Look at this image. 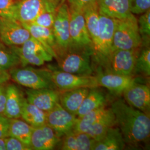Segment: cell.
Returning a JSON list of instances; mask_svg holds the SVG:
<instances>
[{
    "label": "cell",
    "instance_id": "1",
    "mask_svg": "<svg viewBox=\"0 0 150 150\" xmlns=\"http://www.w3.org/2000/svg\"><path fill=\"white\" fill-rule=\"evenodd\" d=\"M116 125L123 136L125 144L136 146L150 139L149 114L131 107L120 99L113 103L111 108Z\"/></svg>",
    "mask_w": 150,
    "mask_h": 150
},
{
    "label": "cell",
    "instance_id": "2",
    "mask_svg": "<svg viewBox=\"0 0 150 150\" xmlns=\"http://www.w3.org/2000/svg\"><path fill=\"white\" fill-rule=\"evenodd\" d=\"M142 45L137 19L134 14L122 19H115L112 51L116 50L139 48Z\"/></svg>",
    "mask_w": 150,
    "mask_h": 150
},
{
    "label": "cell",
    "instance_id": "3",
    "mask_svg": "<svg viewBox=\"0 0 150 150\" xmlns=\"http://www.w3.org/2000/svg\"><path fill=\"white\" fill-rule=\"evenodd\" d=\"M91 50H69L57 56L59 70L75 75H90L93 73Z\"/></svg>",
    "mask_w": 150,
    "mask_h": 150
},
{
    "label": "cell",
    "instance_id": "4",
    "mask_svg": "<svg viewBox=\"0 0 150 150\" xmlns=\"http://www.w3.org/2000/svg\"><path fill=\"white\" fill-rule=\"evenodd\" d=\"M100 33L92 58L105 69L112 52L113 36L115 19L100 13Z\"/></svg>",
    "mask_w": 150,
    "mask_h": 150
},
{
    "label": "cell",
    "instance_id": "5",
    "mask_svg": "<svg viewBox=\"0 0 150 150\" xmlns=\"http://www.w3.org/2000/svg\"><path fill=\"white\" fill-rule=\"evenodd\" d=\"M10 77L22 86L31 89L52 87L49 70L36 69L31 67L13 68L10 71Z\"/></svg>",
    "mask_w": 150,
    "mask_h": 150
},
{
    "label": "cell",
    "instance_id": "6",
    "mask_svg": "<svg viewBox=\"0 0 150 150\" xmlns=\"http://www.w3.org/2000/svg\"><path fill=\"white\" fill-rule=\"evenodd\" d=\"M20 59L23 67L28 64L40 66L45 62L51 61L54 58L45 49L43 46L32 36L19 46H11Z\"/></svg>",
    "mask_w": 150,
    "mask_h": 150
},
{
    "label": "cell",
    "instance_id": "7",
    "mask_svg": "<svg viewBox=\"0 0 150 150\" xmlns=\"http://www.w3.org/2000/svg\"><path fill=\"white\" fill-rule=\"evenodd\" d=\"M69 10L70 36L69 50H91L93 52L92 42L86 27L83 13L72 9L69 8Z\"/></svg>",
    "mask_w": 150,
    "mask_h": 150
},
{
    "label": "cell",
    "instance_id": "8",
    "mask_svg": "<svg viewBox=\"0 0 150 150\" xmlns=\"http://www.w3.org/2000/svg\"><path fill=\"white\" fill-rule=\"evenodd\" d=\"M141 47L113 51L105 67L106 72L132 76Z\"/></svg>",
    "mask_w": 150,
    "mask_h": 150
},
{
    "label": "cell",
    "instance_id": "9",
    "mask_svg": "<svg viewBox=\"0 0 150 150\" xmlns=\"http://www.w3.org/2000/svg\"><path fill=\"white\" fill-rule=\"evenodd\" d=\"M50 77L54 87L60 91H67L78 88L97 87L96 76L79 75L61 70H49Z\"/></svg>",
    "mask_w": 150,
    "mask_h": 150
},
{
    "label": "cell",
    "instance_id": "10",
    "mask_svg": "<svg viewBox=\"0 0 150 150\" xmlns=\"http://www.w3.org/2000/svg\"><path fill=\"white\" fill-rule=\"evenodd\" d=\"M52 28L57 48V57L70 50V10L67 4L63 3L58 7Z\"/></svg>",
    "mask_w": 150,
    "mask_h": 150
},
{
    "label": "cell",
    "instance_id": "11",
    "mask_svg": "<svg viewBox=\"0 0 150 150\" xmlns=\"http://www.w3.org/2000/svg\"><path fill=\"white\" fill-rule=\"evenodd\" d=\"M31 37L29 31L19 22L1 17L0 40L8 46H19Z\"/></svg>",
    "mask_w": 150,
    "mask_h": 150
},
{
    "label": "cell",
    "instance_id": "12",
    "mask_svg": "<svg viewBox=\"0 0 150 150\" xmlns=\"http://www.w3.org/2000/svg\"><path fill=\"white\" fill-rule=\"evenodd\" d=\"M77 119L76 115L66 110L59 102L46 112V123L60 138L73 129Z\"/></svg>",
    "mask_w": 150,
    "mask_h": 150
},
{
    "label": "cell",
    "instance_id": "13",
    "mask_svg": "<svg viewBox=\"0 0 150 150\" xmlns=\"http://www.w3.org/2000/svg\"><path fill=\"white\" fill-rule=\"evenodd\" d=\"M124 99L131 107L150 114V90L149 86L136 82L128 86L122 92Z\"/></svg>",
    "mask_w": 150,
    "mask_h": 150
},
{
    "label": "cell",
    "instance_id": "14",
    "mask_svg": "<svg viewBox=\"0 0 150 150\" xmlns=\"http://www.w3.org/2000/svg\"><path fill=\"white\" fill-rule=\"evenodd\" d=\"M59 137L47 123L33 127L30 147L31 150H53L59 144Z\"/></svg>",
    "mask_w": 150,
    "mask_h": 150
},
{
    "label": "cell",
    "instance_id": "15",
    "mask_svg": "<svg viewBox=\"0 0 150 150\" xmlns=\"http://www.w3.org/2000/svg\"><path fill=\"white\" fill-rule=\"evenodd\" d=\"M49 2L47 0H18L15 1V20L21 24L32 23Z\"/></svg>",
    "mask_w": 150,
    "mask_h": 150
},
{
    "label": "cell",
    "instance_id": "16",
    "mask_svg": "<svg viewBox=\"0 0 150 150\" xmlns=\"http://www.w3.org/2000/svg\"><path fill=\"white\" fill-rule=\"evenodd\" d=\"M27 101L47 112L59 102V91L51 88H28L26 91Z\"/></svg>",
    "mask_w": 150,
    "mask_h": 150
},
{
    "label": "cell",
    "instance_id": "17",
    "mask_svg": "<svg viewBox=\"0 0 150 150\" xmlns=\"http://www.w3.org/2000/svg\"><path fill=\"white\" fill-rule=\"evenodd\" d=\"M98 86L106 88L112 93L120 94L130 85L136 82L132 76L117 75L111 72H100L96 76Z\"/></svg>",
    "mask_w": 150,
    "mask_h": 150
},
{
    "label": "cell",
    "instance_id": "18",
    "mask_svg": "<svg viewBox=\"0 0 150 150\" xmlns=\"http://www.w3.org/2000/svg\"><path fill=\"white\" fill-rule=\"evenodd\" d=\"M22 25L29 31L32 38L41 43L53 57L57 59V46L52 28L42 27L33 23H23Z\"/></svg>",
    "mask_w": 150,
    "mask_h": 150
},
{
    "label": "cell",
    "instance_id": "19",
    "mask_svg": "<svg viewBox=\"0 0 150 150\" xmlns=\"http://www.w3.org/2000/svg\"><path fill=\"white\" fill-rule=\"evenodd\" d=\"M100 14L114 19H122L129 16V0H97Z\"/></svg>",
    "mask_w": 150,
    "mask_h": 150
},
{
    "label": "cell",
    "instance_id": "20",
    "mask_svg": "<svg viewBox=\"0 0 150 150\" xmlns=\"http://www.w3.org/2000/svg\"><path fill=\"white\" fill-rule=\"evenodd\" d=\"M96 141L86 132L71 130L64 135L62 150H92Z\"/></svg>",
    "mask_w": 150,
    "mask_h": 150
},
{
    "label": "cell",
    "instance_id": "21",
    "mask_svg": "<svg viewBox=\"0 0 150 150\" xmlns=\"http://www.w3.org/2000/svg\"><path fill=\"white\" fill-rule=\"evenodd\" d=\"M89 90L90 88L82 87L61 91L59 94V104L68 112L76 116L81 103Z\"/></svg>",
    "mask_w": 150,
    "mask_h": 150
},
{
    "label": "cell",
    "instance_id": "22",
    "mask_svg": "<svg viewBox=\"0 0 150 150\" xmlns=\"http://www.w3.org/2000/svg\"><path fill=\"white\" fill-rule=\"evenodd\" d=\"M123 136L118 127L108 129L101 139L96 141L92 150H120L125 147Z\"/></svg>",
    "mask_w": 150,
    "mask_h": 150
},
{
    "label": "cell",
    "instance_id": "23",
    "mask_svg": "<svg viewBox=\"0 0 150 150\" xmlns=\"http://www.w3.org/2000/svg\"><path fill=\"white\" fill-rule=\"evenodd\" d=\"M23 97L15 85H10L6 87L5 108L4 115L7 118L21 117Z\"/></svg>",
    "mask_w": 150,
    "mask_h": 150
},
{
    "label": "cell",
    "instance_id": "24",
    "mask_svg": "<svg viewBox=\"0 0 150 150\" xmlns=\"http://www.w3.org/2000/svg\"><path fill=\"white\" fill-rule=\"evenodd\" d=\"M106 104V98L103 92L97 87L90 88L88 94L81 103L76 116L79 118L93 110L105 107Z\"/></svg>",
    "mask_w": 150,
    "mask_h": 150
},
{
    "label": "cell",
    "instance_id": "25",
    "mask_svg": "<svg viewBox=\"0 0 150 150\" xmlns=\"http://www.w3.org/2000/svg\"><path fill=\"white\" fill-rule=\"evenodd\" d=\"M21 117L33 127L46 123V112L34 105L23 99Z\"/></svg>",
    "mask_w": 150,
    "mask_h": 150
},
{
    "label": "cell",
    "instance_id": "26",
    "mask_svg": "<svg viewBox=\"0 0 150 150\" xmlns=\"http://www.w3.org/2000/svg\"><path fill=\"white\" fill-rule=\"evenodd\" d=\"M33 127L24 120L18 118L10 119L8 137H15L30 146Z\"/></svg>",
    "mask_w": 150,
    "mask_h": 150
},
{
    "label": "cell",
    "instance_id": "27",
    "mask_svg": "<svg viewBox=\"0 0 150 150\" xmlns=\"http://www.w3.org/2000/svg\"><path fill=\"white\" fill-rule=\"evenodd\" d=\"M116 125L115 115L111 108L102 118L98 120L92 126H91L87 134L96 141L101 139L102 137L107 132L108 129Z\"/></svg>",
    "mask_w": 150,
    "mask_h": 150
},
{
    "label": "cell",
    "instance_id": "28",
    "mask_svg": "<svg viewBox=\"0 0 150 150\" xmlns=\"http://www.w3.org/2000/svg\"><path fill=\"white\" fill-rule=\"evenodd\" d=\"M109 109L110 108H106L105 107H101L86 113L81 117H77L72 129L86 133L91 126H92L98 120L102 118L108 112Z\"/></svg>",
    "mask_w": 150,
    "mask_h": 150
},
{
    "label": "cell",
    "instance_id": "29",
    "mask_svg": "<svg viewBox=\"0 0 150 150\" xmlns=\"http://www.w3.org/2000/svg\"><path fill=\"white\" fill-rule=\"evenodd\" d=\"M86 27L92 42L93 50L96 47L100 33V12L98 7L91 8L83 13Z\"/></svg>",
    "mask_w": 150,
    "mask_h": 150
},
{
    "label": "cell",
    "instance_id": "30",
    "mask_svg": "<svg viewBox=\"0 0 150 150\" xmlns=\"http://www.w3.org/2000/svg\"><path fill=\"white\" fill-rule=\"evenodd\" d=\"M57 8L56 6L49 2L32 23L42 27L52 28Z\"/></svg>",
    "mask_w": 150,
    "mask_h": 150
},
{
    "label": "cell",
    "instance_id": "31",
    "mask_svg": "<svg viewBox=\"0 0 150 150\" xmlns=\"http://www.w3.org/2000/svg\"><path fill=\"white\" fill-rule=\"evenodd\" d=\"M20 64L19 57L12 50H7L0 46V70L7 71L15 68Z\"/></svg>",
    "mask_w": 150,
    "mask_h": 150
},
{
    "label": "cell",
    "instance_id": "32",
    "mask_svg": "<svg viewBox=\"0 0 150 150\" xmlns=\"http://www.w3.org/2000/svg\"><path fill=\"white\" fill-rule=\"evenodd\" d=\"M134 72L142 74L146 76H150V46H141L139 55L136 60Z\"/></svg>",
    "mask_w": 150,
    "mask_h": 150
},
{
    "label": "cell",
    "instance_id": "33",
    "mask_svg": "<svg viewBox=\"0 0 150 150\" xmlns=\"http://www.w3.org/2000/svg\"><path fill=\"white\" fill-rule=\"evenodd\" d=\"M139 31L142 40V45L150 46V10L143 13L137 20Z\"/></svg>",
    "mask_w": 150,
    "mask_h": 150
},
{
    "label": "cell",
    "instance_id": "34",
    "mask_svg": "<svg viewBox=\"0 0 150 150\" xmlns=\"http://www.w3.org/2000/svg\"><path fill=\"white\" fill-rule=\"evenodd\" d=\"M67 4L70 9L83 13L90 8L98 7L97 0H67Z\"/></svg>",
    "mask_w": 150,
    "mask_h": 150
},
{
    "label": "cell",
    "instance_id": "35",
    "mask_svg": "<svg viewBox=\"0 0 150 150\" xmlns=\"http://www.w3.org/2000/svg\"><path fill=\"white\" fill-rule=\"evenodd\" d=\"M15 2L13 0H0L1 17L15 20Z\"/></svg>",
    "mask_w": 150,
    "mask_h": 150
},
{
    "label": "cell",
    "instance_id": "36",
    "mask_svg": "<svg viewBox=\"0 0 150 150\" xmlns=\"http://www.w3.org/2000/svg\"><path fill=\"white\" fill-rule=\"evenodd\" d=\"M129 2L132 14H142L150 10V0H129Z\"/></svg>",
    "mask_w": 150,
    "mask_h": 150
},
{
    "label": "cell",
    "instance_id": "37",
    "mask_svg": "<svg viewBox=\"0 0 150 150\" xmlns=\"http://www.w3.org/2000/svg\"><path fill=\"white\" fill-rule=\"evenodd\" d=\"M6 150H31V149L20 140L12 137H7L5 139Z\"/></svg>",
    "mask_w": 150,
    "mask_h": 150
},
{
    "label": "cell",
    "instance_id": "38",
    "mask_svg": "<svg viewBox=\"0 0 150 150\" xmlns=\"http://www.w3.org/2000/svg\"><path fill=\"white\" fill-rule=\"evenodd\" d=\"M10 119L4 114H0V139L8 137V129Z\"/></svg>",
    "mask_w": 150,
    "mask_h": 150
},
{
    "label": "cell",
    "instance_id": "39",
    "mask_svg": "<svg viewBox=\"0 0 150 150\" xmlns=\"http://www.w3.org/2000/svg\"><path fill=\"white\" fill-rule=\"evenodd\" d=\"M6 87L0 84V114H4L5 108Z\"/></svg>",
    "mask_w": 150,
    "mask_h": 150
},
{
    "label": "cell",
    "instance_id": "40",
    "mask_svg": "<svg viewBox=\"0 0 150 150\" xmlns=\"http://www.w3.org/2000/svg\"><path fill=\"white\" fill-rule=\"evenodd\" d=\"M10 75L7 71L0 70V84H4L10 80Z\"/></svg>",
    "mask_w": 150,
    "mask_h": 150
},
{
    "label": "cell",
    "instance_id": "41",
    "mask_svg": "<svg viewBox=\"0 0 150 150\" xmlns=\"http://www.w3.org/2000/svg\"><path fill=\"white\" fill-rule=\"evenodd\" d=\"M47 1L58 8L59 6L64 3V0H47Z\"/></svg>",
    "mask_w": 150,
    "mask_h": 150
},
{
    "label": "cell",
    "instance_id": "42",
    "mask_svg": "<svg viewBox=\"0 0 150 150\" xmlns=\"http://www.w3.org/2000/svg\"><path fill=\"white\" fill-rule=\"evenodd\" d=\"M6 138L0 139V150H6Z\"/></svg>",
    "mask_w": 150,
    "mask_h": 150
},
{
    "label": "cell",
    "instance_id": "43",
    "mask_svg": "<svg viewBox=\"0 0 150 150\" xmlns=\"http://www.w3.org/2000/svg\"><path fill=\"white\" fill-rule=\"evenodd\" d=\"M1 16H0V22H1Z\"/></svg>",
    "mask_w": 150,
    "mask_h": 150
}]
</instances>
